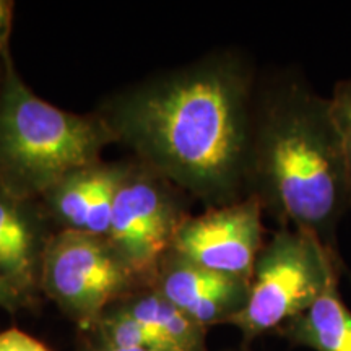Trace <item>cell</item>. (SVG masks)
Here are the masks:
<instances>
[{"mask_svg": "<svg viewBox=\"0 0 351 351\" xmlns=\"http://www.w3.org/2000/svg\"><path fill=\"white\" fill-rule=\"evenodd\" d=\"M258 73L223 49L111 96L98 114L116 143L205 207L249 197Z\"/></svg>", "mask_w": 351, "mask_h": 351, "instance_id": "cell-1", "label": "cell"}, {"mask_svg": "<svg viewBox=\"0 0 351 351\" xmlns=\"http://www.w3.org/2000/svg\"><path fill=\"white\" fill-rule=\"evenodd\" d=\"M249 195L278 226L306 230L339 251L351 210V181L330 101L304 73L287 69L258 78Z\"/></svg>", "mask_w": 351, "mask_h": 351, "instance_id": "cell-2", "label": "cell"}, {"mask_svg": "<svg viewBox=\"0 0 351 351\" xmlns=\"http://www.w3.org/2000/svg\"><path fill=\"white\" fill-rule=\"evenodd\" d=\"M0 56V191L38 200L65 176L99 163L116 138L98 112H69L29 90L8 47Z\"/></svg>", "mask_w": 351, "mask_h": 351, "instance_id": "cell-3", "label": "cell"}, {"mask_svg": "<svg viewBox=\"0 0 351 351\" xmlns=\"http://www.w3.org/2000/svg\"><path fill=\"white\" fill-rule=\"evenodd\" d=\"M345 267L340 252L324 245L313 232L278 226L258 252L247 302L230 326L241 332L244 346L276 333L341 280Z\"/></svg>", "mask_w": 351, "mask_h": 351, "instance_id": "cell-4", "label": "cell"}, {"mask_svg": "<svg viewBox=\"0 0 351 351\" xmlns=\"http://www.w3.org/2000/svg\"><path fill=\"white\" fill-rule=\"evenodd\" d=\"M143 288L106 238L82 231L54 232L43 261L41 293L83 330L106 311Z\"/></svg>", "mask_w": 351, "mask_h": 351, "instance_id": "cell-5", "label": "cell"}, {"mask_svg": "<svg viewBox=\"0 0 351 351\" xmlns=\"http://www.w3.org/2000/svg\"><path fill=\"white\" fill-rule=\"evenodd\" d=\"M186 200L182 191L137 161L117 189L106 239L143 288L150 287L189 217Z\"/></svg>", "mask_w": 351, "mask_h": 351, "instance_id": "cell-6", "label": "cell"}, {"mask_svg": "<svg viewBox=\"0 0 351 351\" xmlns=\"http://www.w3.org/2000/svg\"><path fill=\"white\" fill-rule=\"evenodd\" d=\"M263 208L254 195L210 207L184 219L173 249L186 261L217 274L251 280L263 239Z\"/></svg>", "mask_w": 351, "mask_h": 351, "instance_id": "cell-7", "label": "cell"}, {"mask_svg": "<svg viewBox=\"0 0 351 351\" xmlns=\"http://www.w3.org/2000/svg\"><path fill=\"white\" fill-rule=\"evenodd\" d=\"M150 288L205 328L231 324L249 296V280L204 269L173 251L161 261Z\"/></svg>", "mask_w": 351, "mask_h": 351, "instance_id": "cell-8", "label": "cell"}, {"mask_svg": "<svg viewBox=\"0 0 351 351\" xmlns=\"http://www.w3.org/2000/svg\"><path fill=\"white\" fill-rule=\"evenodd\" d=\"M0 191V278L29 306L41 293L43 261L54 232L34 204Z\"/></svg>", "mask_w": 351, "mask_h": 351, "instance_id": "cell-9", "label": "cell"}, {"mask_svg": "<svg viewBox=\"0 0 351 351\" xmlns=\"http://www.w3.org/2000/svg\"><path fill=\"white\" fill-rule=\"evenodd\" d=\"M291 346L311 351H351V309L333 282L304 313L276 332Z\"/></svg>", "mask_w": 351, "mask_h": 351, "instance_id": "cell-10", "label": "cell"}, {"mask_svg": "<svg viewBox=\"0 0 351 351\" xmlns=\"http://www.w3.org/2000/svg\"><path fill=\"white\" fill-rule=\"evenodd\" d=\"M119 309L150 328L168 351H210L208 328L199 326L150 287L138 288L116 302Z\"/></svg>", "mask_w": 351, "mask_h": 351, "instance_id": "cell-11", "label": "cell"}, {"mask_svg": "<svg viewBox=\"0 0 351 351\" xmlns=\"http://www.w3.org/2000/svg\"><path fill=\"white\" fill-rule=\"evenodd\" d=\"M108 163L99 161L93 166L65 176L41 197L46 212L59 223L60 230L85 231V225Z\"/></svg>", "mask_w": 351, "mask_h": 351, "instance_id": "cell-12", "label": "cell"}, {"mask_svg": "<svg viewBox=\"0 0 351 351\" xmlns=\"http://www.w3.org/2000/svg\"><path fill=\"white\" fill-rule=\"evenodd\" d=\"M328 101H330L332 117L339 130L346 169H348L351 181V77L341 78L333 85Z\"/></svg>", "mask_w": 351, "mask_h": 351, "instance_id": "cell-13", "label": "cell"}, {"mask_svg": "<svg viewBox=\"0 0 351 351\" xmlns=\"http://www.w3.org/2000/svg\"><path fill=\"white\" fill-rule=\"evenodd\" d=\"M0 351H49L46 345L19 328L0 333Z\"/></svg>", "mask_w": 351, "mask_h": 351, "instance_id": "cell-14", "label": "cell"}, {"mask_svg": "<svg viewBox=\"0 0 351 351\" xmlns=\"http://www.w3.org/2000/svg\"><path fill=\"white\" fill-rule=\"evenodd\" d=\"M12 15H13V2L0 0V54L7 49V41H8V36H10Z\"/></svg>", "mask_w": 351, "mask_h": 351, "instance_id": "cell-15", "label": "cell"}, {"mask_svg": "<svg viewBox=\"0 0 351 351\" xmlns=\"http://www.w3.org/2000/svg\"><path fill=\"white\" fill-rule=\"evenodd\" d=\"M23 306H26V302L0 278V307H3L7 311H15Z\"/></svg>", "mask_w": 351, "mask_h": 351, "instance_id": "cell-16", "label": "cell"}, {"mask_svg": "<svg viewBox=\"0 0 351 351\" xmlns=\"http://www.w3.org/2000/svg\"><path fill=\"white\" fill-rule=\"evenodd\" d=\"M83 351H147V350H138V348H119V346H108V345H99L93 343L86 346Z\"/></svg>", "mask_w": 351, "mask_h": 351, "instance_id": "cell-17", "label": "cell"}, {"mask_svg": "<svg viewBox=\"0 0 351 351\" xmlns=\"http://www.w3.org/2000/svg\"><path fill=\"white\" fill-rule=\"evenodd\" d=\"M228 351H251V348H249V346H244V345H241L239 348H236V350H228Z\"/></svg>", "mask_w": 351, "mask_h": 351, "instance_id": "cell-18", "label": "cell"}, {"mask_svg": "<svg viewBox=\"0 0 351 351\" xmlns=\"http://www.w3.org/2000/svg\"><path fill=\"white\" fill-rule=\"evenodd\" d=\"M343 275L346 276V278L350 280V285H351V271H350L348 269H346V267H345V271H343Z\"/></svg>", "mask_w": 351, "mask_h": 351, "instance_id": "cell-19", "label": "cell"}, {"mask_svg": "<svg viewBox=\"0 0 351 351\" xmlns=\"http://www.w3.org/2000/svg\"><path fill=\"white\" fill-rule=\"evenodd\" d=\"M0 85H2V73H0Z\"/></svg>", "mask_w": 351, "mask_h": 351, "instance_id": "cell-20", "label": "cell"}]
</instances>
